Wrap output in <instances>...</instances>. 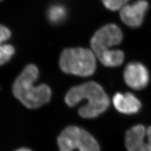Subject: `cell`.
I'll return each mask as SVG.
<instances>
[{
    "label": "cell",
    "mask_w": 151,
    "mask_h": 151,
    "mask_svg": "<svg viewBox=\"0 0 151 151\" xmlns=\"http://www.w3.org/2000/svg\"><path fill=\"white\" fill-rule=\"evenodd\" d=\"M86 100V105L78 110L82 118H94L104 113L110 105V99L103 87L93 81L87 82L73 87L67 93L65 103L73 107L83 100Z\"/></svg>",
    "instance_id": "1"
},
{
    "label": "cell",
    "mask_w": 151,
    "mask_h": 151,
    "mask_svg": "<svg viewBox=\"0 0 151 151\" xmlns=\"http://www.w3.org/2000/svg\"><path fill=\"white\" fill-rule=\"evenodd\" d=\"M113 103L115 108L120 113L128 115L138 113L142 107L139 99L130 92L115 93L113 98Z\"/></svg>",
    "instance_id": "9"
},
{
    "label": "cell",
    "mask_w": 151,
    "mask_h": 151,
    "mask_svg": "<svg viewBox=\"0 0 151 151\" xmlns=\"http://www.w3.org/2000/svg\"><path fill=\"white\" fill-rule=\"evenodd\" d=\"M125 143L128 151H151V126H133L126 133Z\"/></svg>",
    "instance_id": "6"
},
{
    "label": "cell",
    "mask_w": 151,
    "mask_h": 151,
    "mask_svg": "<svg viewBox=\"0 0 151 151\" xmlns=\"http://www.w3.org/2000/svg\"><path fill=\"white\" fill-rule=\"evenodd\" d=\"M67 11L63 6L54 5L50 7L48 11L49 20L54 24H60L65 20Z\"/></svg>",
    "instance_id": "11"
},
{
    "label": "cell",
    "mask_w": 151,
    "mask_h": 151,
    "mask_svg": "<svg viewBox=\"0 0 151 151\" xmlns=\"http://www.w3.org/2000/svg\"><path fill=\"white\" fill-rule=\"evenodd\" d=\"M60 151H101L97 140L86 130L71 125L67 127L57 138Z\"/></svg>",
    "instance_id": "4"
},
{
    "label": "cell",
    "mask_w": 151,
    "mask_h": 151,
    "mask_svg": "<svg viewBox=\"0 0 151 151\" xmlns=\"http://www.w3.org/2000/svg\"><path fill=\"white\" fill-rule=\"evenodd\" d=\"M123 76L126 84L136 90L145 88L150 80L148 70L145 65L138 62H132L127 65Z\"/></svg>",
    "instance_id": "7"
},
{
    "label": "cell",
    "mask_w": 151,
    "mask_h": 151,
    "mask_svg": "<svg viewBox=\"0 0 151 151\" xmlns=\"http://www.w3.org/2000/svg\"><path fill=\"white\" fill-rule=\"evenodd\" d=\"M39 70L35 65H27L13 84L14 96L29 109H37L48 103L52 91L46 84L34 86L39 77Z\"/></svg>",
    "instance_id": "2"
},
{
    "label": "cell",
    "mask_w": 151,
    "mask_h": 151,
    "mask_svg": "<svg viewBox=\"0 0 151 151\" xmlns=\"http://www.w3.org/2000/svg\"><path fill=\"white\" fill-rule=\"evenodd\" d=\"M123 35L120 28L116 24H110L99 29L91 39L92 50L97 59L110 52V48L120 43Z\"/></svg>",
    "instance_id": "5"
},
{
    "label": "cell",
    "mask_w": 151,
    "mask_h": 151,
    "mask_svg": "<svg viewBox=\"0 0 151 151\" xmlns=\"http://www.w3.org/2000/svg\"><path fill=\"white\" fill-rule=\"evenodd\" d=\"M96 57L93 51L88 49H65L60 55V67L67 74L81 77L90 76L96 70Z\"/></svg>",
    "instance_id": "3"
},
{
    "label": "cell",
    "mask_w": 151,
    "mask_h": 151,
    "mask_svg": "<svg viewBox=\"0 0 151 151\" xmlns=\"http://www.w3.org/2000/svg\"><path fill=\"white\" fill-rule=\"evenodd\" d=\"M99 60L103 65L106 67H118L122 65L124 62V53L120 50L112 49L107 53L103 55Z\"/></svg>",
    "instance_id": "10"
},
{
    "label": "cell",
    "mask_w": 151,
    "mask_h": 151,
    "mask_svg": "<svg viewBox=\"0 0 151 151\" xmlns=\"http://www.w3.org/2000/svg\"><path fill=\"white\" fill-rule=\"evenodd\" d=\"M31 151L30 150H29V149H28L27 148H24V147H23V148H19V149H17V150H16L15 151Z\"/></svg>",
    "instance_id": "15"
},
{
    "label": "cell",
    "mask_w": 151,
    "mask_h": 151,
    "mask_svg": "<svg viewBox=\"0 0 151 151\" xmlns=\"http://www.w3.org/2000/svg\"><path fill=\"white\" fill-rule=\"evenodd\" d=\"M15 53V49L10 44L1 45L0 48V63L5 64Z\"/></svg>",
    "instance_id": "12"
},
{
    "label": "cell",
    "mask_w": 151,
    "mask_h": 151,
    "mask_svg": "<svg viewBox=\"0 0 151 151\" xmlns=\"http://www.w3.org/2000/svg\"><path fill=\"white\" fill-rule=\"evenodd\" d=\"M104 6L110 10H120L130 0H101Z\"/></svg>",
    "instance_id": "13"
},
{
    "label": "cell",
    "mask_w": 151,
    "mask_h": 151,
    "mask_svg": "<svg viewBox=\"0 0 151 151\" xmlns=\"http://www.w3.org/2000/svg\"><path fill=\"white\" fill-rule=\"evenodd\" d=\"M11 32L10 30L5 26L1 25V36H0V42L2 43L4 42H5L8 40L11 37Z\"/></svg>",
    "instance_id": "14"
},
{
    "label": "cell",
    "mask_w": 151,
    "mask_h": 151,
    "mask_svg": "<svg viewBox=\"0 0 151 151\" xmlns=\"http://www.w3.org/2000/svg\"><path fill=\"white\" fill-rule=\"evenodd\" d=\"M148 3L146 0H137L132 4H127L120 10V17L124 24L133 28L142 24Z\"/></svg>",
    "instance_id": "8"
}]
</instances>
